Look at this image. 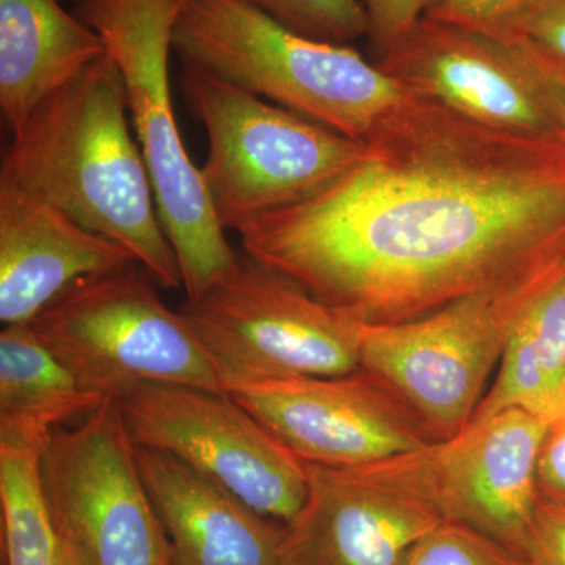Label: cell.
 Instances as JSON below:
<instances>
[{
	"mask_svg": "<svg viewBox=\"0 0 565 565\" xmlns=\"http://www.w3.org/2000/svg\"><path fill=\"white\" fill-rule=\"evenodd\" d=\"M351 170L237 232L243 253L370 326L411 321L565 252V140L411 92Z\"/></svg>",
	"mask_w": 565,
	"mask_h": 565,
	"instance_id": "obj_1",
	"label": "cell"
},
{
	"mask_svg": "<svg viewBox=\"0 0 565 565\" xmlns=\"http://www.w3.org/2000/svg\"><path fill=\"white\" fill-rule=\"evenodd\" d=\"M0 181L35 193L120 244L167 289L182 288L120 71L104 55L41 103L2 156Z\"/></svg>",
	"mask_w": 565,
	"mask_h": 565,
	"instance_id": "obj_2",
	"label": "cell"
},
{
	"mask_svg": "<svg viewBox=\"0 0 565 565\" xmlns=\"http://www.w3.org/2000/svg\"><path fill=\"white\" fill-rule=\"evenodd\" d=\"M181 63L364 141L411 95L352 44L307 39L241 0H184Z\"/></svg>",
	"mask_w": 565,
	"mask_h": 565,
	"instance_id": "obj_3",
	"label": "cell"
},
{
	"mask_svg": "<svg viewBox=\"0 0 565 565\" xmlns=\"http://www.w3.org/2000/svg\"><path fill=\"white\" fill-rule=\"evenodd\" d=\"M184 0H79L77 17L102 35L120 71L128 111L150 173L159 218L180 266L185 299L232 273L226 239L199 167L185 150L170 90L173 32Z\"/></svg>",
	"mask_w": 565,
	"mask_h": 565,
	"instance_id": "obj_4",
	"label": "cell"
},
{
	"mask_svg": "<svg viewBox=\"0 0 565 565\" xmlns=\"http://www.w3.org/2000/svg\"><path fill=\"white\" fill-rule=\"evenodd\" d=\"M181 65V90L207 136L200 172L225 232L318 195L363 154V141Z\"/></svg>",
	"mask_w": 565,
	"mask_h": 565,
	"instance_id": "obj_5",
	"label": "cell"
},
{
	"mask_svg": "<svg viewBox=\"0 0 565 565\" xmlns=\"http://www.w3.org/2000/svg\"><path fill=\"white\" fill-rule=\"evenodd\" d=\"M564 256L411 321L364 323L360 370L392 390L434 441L456 437L484 399L516 316Z\"/></svg>",
	"mask_w": 565,
	"mask_h": 565,
	"instance_id": "obj_6",
	"label": "cell"
},
{
	"mask_svg": "<svg viewBox=\"0 0 565 565\" xmlns=\"http://www.w3.org/2000/svg\"><path fill=\"white\" fill-rule=\"evenodd\" d=\"M158 286L131 263L77 281L31 326L82 386L104 397L148 384L223 392L191 323L167 307Z\"/></svg>",
	"mask_w": 565,
	"mask_h": 565,
	"instance_id": "obj_7",
	"label": "cell"
},
{
	"mask_svg": "<svg viewBox=\"0 0 565 565\" xmlns=\"http://www.w3.org/2000/svg\"><path fill=\"white\" fill-rule=\"evenodd\" d=\"M223 392L237 385L360 370L363 322L241 253L232 273L180 308Z\"/></svg>",
	"mask_w": 565,
	"mask_h": 565,
	"instance_id": "obj_8",
	"label": "cell"
},
{
	"mask_svg": "<svg viewBox=\"0 0 565 565\" xmlns=\"http://www.w3.org/2000/svg\"><path fill=\"white\" fill-rule=\"evenodd\" d=\"M41 475L61 541L85 565H170L117 401L57 427L41 452Z\"/></svg>",
	"mask_w": 565,
	"mask_h": 565,
	"instance_id": "obj_9",
	"label": "cell"
},
{
	"mask_svg": "<svg viewBox=\"0 0 565 565\" xmlns=\"http://www.w3.org/2000/svg\"><path fill=\"white\" fill-rule=\"evenodd\" d=\"M115 401L134 445L177 457L277 522L302 508L307 463L228 393L148 384Z\"/></svg>",
	"mask_w": 565,
	"mask_h": 565,
	"instance_id": "obj_10",
	"label": "cell"
},
{
	"mask_svg": "<svg viewBox=\"0 0 565 565\" xmlns=\"http://www.w3.org/2000/svg\"><path fill=\"white\" fill-rule=\"evenodd\" d=\"M548 427L530 412L508 408L449 440L367 465L381 481L429 504L441 519L525 556L541 501L535 473Z\"/></svg>",
	"mask_w": 565,
	"mask_h": 565,
	"instance_id": "obj_11",
	"label": "cell"
},
{
	"mask_svg": "<svg viewBox=\"0 0 565 565\" xmlns=\"http://www.w3.org/2000/svg\"><path fill=\"white\" fill-rule=\"evenodd\" d=\"M375 63L408 90L489 128L565 140L541 74L511 36L423 17Z\"/></svg>",
	"mask_w": 565,
	"mask_h": 565,
	"instance_id": "obj_12",
	"label": "cell"
},
{
	"mask_svg": "<svg viewBox=\"0 0 565 565\" xmlns=\"http://www.w3.org/2000/svg\"><path fill=\"white\" fill-rule=\"evenodd\" d=\"M226 393L305 462L360 467L434 444L392 390L363 370L269 379Z\"/></svg>",
	"mask_w": 565,
	"mask_h": 565,
	"instance_id": "obj_13",
	"label": "cell"
},
{
	"mask_svg": "<svg viewBox=\"0 0 565 565\" xmlns=\"http://www.w3.org/2000/svg\"><path fill=\"white\" fill-rule=\"evenodd\" d=\"M307 463V497L285 523L275 565H396L441 515L367 465Z\"/></svg>",
	"mask_w": 565,
	"mask_h": 565,
	"instance_id": "obj_14",
	"label": "cell"
},
{
	"mask_svg": "<svg viewBox=\"0 0 565 565\" xmlns=\"http://www.w3.org/2000/svg\"><path fill=\"white\" fill-rule=\"evenodd\" d=\"M137 263L35 193L0 181V321L31 323L71 286Z\"/></svg>",
	"mask_w": 565,
	"mask_h": 565,
	"instance_id": "obj_15",
	"label": "cell"
},
{
	"mask_svg": "<svg viewBox=\"0 0 565 565\" xmlns=\"http://www.w3.org/2000/svg\"><path fill=\"white\" fill-rule=\"evenodd\" d=\"M136 456L169 541L170 565L277 564L285 523L177 457L141 446Z\"/></svg>",
	"mask_w": 565,
	"mask_h": 565,
	"instance_id": "obj_16",
	"label": "cell"
},
{
	"mask_svg": "<svg viewBox=\"0 0 565 565\" xmlns=\"http://www.w3.org/2000/svg\"><path fill=\"white\" fill-rule=\"evenodd\" d=\"M106 54L102 35L61 0H0V111L11 132Z\"/></svg>",
	"mask_w": 565,
	"mask_h": 565,
	"instance_id": "obj_17",
	"label": "cell"
},
{
	"mask_svg": "<svg viewBox=\"0 0 565 565\" xmlns=\"http://www.w3.org/2000/svg\"><path fill=\"white\" fill-rule=\"evenodd\" d=\"M498 366L471 423L508 408L555 422L565 382V256L516 316Z\"/></svg>",
	"mask_w": 565,
	"mask_h": 565,
	"instance_id": "obj_18",
	"label": "cell"
},
{
	"mask_svg": "<svg viewBox=\"0 0 565 565\" xmlns=\"http://www.w3.org/2000/svg\"><path fill=\"white\" fill-rule=\"evenodd\" d=\"M107 397L88 392L31 323L0 332V444L43 451L57 427L84 418Z\"/></svg>",
	"mask_w": 565,
	"mask_h": 565,
	"instance_id": "obj_19",
	"label": "cell"
},
{
	"mask_svg": "<svg viewBox=\"0 0 565 565\" xmlns=\"http://www.w3.org/2000/svg\"><path fill=\"white\" fill-rule=\"evenodd\" d=\"M41 452L0 444L3 565H58L61 535L44 492Z\"/></svg>",
	"mask_w": 565,
	"mask_h": 565,
	"instance_id": "obj_20",
	"label": "cell"
},
{
	"mask_svg": "<svg viewBox=\"0 0 565 565\" xmlns=\"http://www.w3.org/2000/svg\"><path fill=\"white\" fill-rule=\"evenodd\" d=\"M263 11L282 28L319 41L352 44L366 39L362 0H241Z\"/></svg>",
	"mask_w": 565,
	"mask_h": 565,
	"instance_id": "obj_21",
	"label": "cell"
},
{
	"mask_svg": "<svg viewBox=\"0 0 565 565\" xmlns=\"http://www.w3.org/2000/svg\"><path fill=\"white\" fill-rule=\"evenodd\" d=\"M396 565H531L493 537L444 520L405 550Z\"/></svg>",
	"mask_w": 565,
	"mask_h": 565,
	"instance_id": "obj_22",
	"label": "cell"
},
{
	"mask_svg": "<svg viewBox=\"0 0 565 565\" xmlns=\"http://www.w3.org/2000/svg\"><path fill=\"white\" fill-rule=\"evenodd\" d=\"M362 3L367 18V43L374 62H381L422 21L427 0H362Z\"/></svg>",
	"mask_w": 565,
	"mask_h": 565,
	"instance_id": "obj_23",
	"label": "cell"
},
{
	"mask_svg": "<svg viewBox=\"0 0 565 565\" xmlns=\"http://www.w3.org/2000/svg\"><path fill=\"white\" fill-rule=\"evenodd\" d=\"M490 33L531 41L565 61V0H526Z\"/></svg>",
	"mask_w": 565,
	"mask_h": 565,
	"instance_id": "obj_24",
	"label": "cell"
},
{
	"mask_svg": "<svg viewBox=\"0 0 565 565\" xmlns=\"http://www.w3.org/2000/svg\"><path fill=\"white\" fill-rule=\"evenodd\" d=\"M526 0H427L424 17L479 31H498Z\"/></svg>",
	"mask_w": 565,
	"mask_h": 565,
	"instance_id": "obj_25",
	"label": "cell"
},
{
	"mask_svg": "<svg viewBox=\"0 0 565 565\" xmlns=\"http://www.w3.org/2000/svg\"><path fill=\"white\" fill-rule=\"evenodd\" d=\"M525 557L531 565H565V505L539 501Z\"/></svg>",
	"mask_w": 565,
	"mask_h": 565,
	"instance_id": "obj_26",
	"label": "cell"
},
{
	"mask_svg": "<svg viewBox=\"0 0 565 565\" xmlns=\"http://www.w3.org/2000/svg\"><path fill=\"white\" fill-rule=\"evenodd\" d=\"M539 498L565 505V419L550 424L537 459Z\"/></svg>",
	"mask_w": 565,
	"mask_h": 565,
	"instance_id": "obj_27",
	"label": "cell"
},
{
	"mask_svg": "<svg viewBox=\"0 0 565 565\" xmlns=\"http://www.w3.org/2000/svg\"><path fill=\"white\" fill-rule=\"evenodd\" d=\"M511 39H515L520 44H522V47L525 50L527 57H530V61L533 62L537 73L541 74L546 92H548L550 98H552L553 104H555L557 118H559L565 134L564 58L557 57V55L544 50V47L537 46V44L531 43V41L519 39V36H511Z\"/></svg>",
	"mask_w": 565,
	"mask_h": 565,
	"instance_id": "obj_28",
	"label": "cell"
},
{
	"mask_svg": "<svg viewBox=\"0 0 565 565\" xmlns=\"http://www.w3.org/2000/svg\"><path fill=\"white\" fill-rule=\"evenodd\" d=\"M58 565H85L84 561L76 555L70 545L61 541V557H58Z\"/></svg>",
	"mask_w": 565,
	"mask_h": 565,
	"instance_id": "obj_29",
	"label": "cell"
},
{
	"mask_svg": "<svg viewBox=\"0 0 565 565\" xmlns=\"http://www.w3.org/2000/svg\"><path fill=\"white\" fill-rule=\"evenodd\" d=\"M557 419H565V382H564V388H563V399H561V411H559V415H557V418L555 419V422H557Z\"/></svg>",
	"mask_w": 565,
	"mask_h": 565,
	"instance_id": "obj_30",
	"label": "cell"
},
{
	"mask_svg": "<svg viewBox=\"0 0 565 565\" xmlns=\"http://www.w3.org/2000/svg\"><path fill=\"white\" fill-rule=\"evenodd\" d=\"M73 2H79V0H73Z\"/></svg>",
	"mask_w": 565,
	"mask_h": 565,
	"instance_id": "obj_31",
	"label": "cell"
}]
</instances>
